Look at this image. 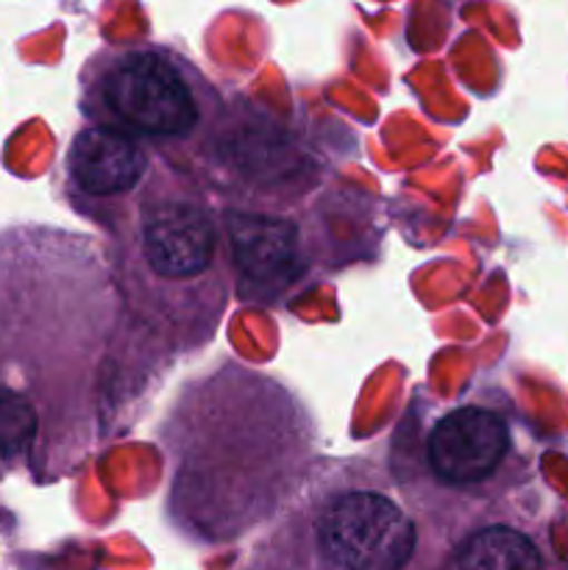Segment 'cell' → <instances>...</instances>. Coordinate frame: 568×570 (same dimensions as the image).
<instances>
[{
  "label": "cell",
  "instance_id": "cell-1",
  "mask_svg": "<svg viewBox=\"0 0 568 570\" xmlns=\"http://www.w3.org/2000/svg\"><path fill=\"white\" fill-rule=\"evenodd\" d=\"M173 362L128 317L92 234L0 232V471L78 476Z\"/></svg>",
  "mask_w": 568,
  "mask_h": 570
},
{
  "label": "cell",
  "instance_id": "cell-2",
  "mask_svg": "<svg viewBox=\"0 0 568 570\" xmlns=\"http://www.w3.org/2000/svg\"><path fill=\"white\" fill-rule=\"evenodd\" d=\"M165 518L195 543H232L290 507L321 460L310 404L234 356L178 384L154 429Z\"/></svg>",
  "mask_w": 568,
  "mask_h": 570
},
{
  "label": "cell",
  "instance_id": "cell-3",
  "mask_svg": "<svg viewBox=\"0 0 568 570\" xmlns=\"http://www.w3.org/2000/svg\"><path fill=\"white\" fill-rule=\"evenodd\" d=\"M104 234L134 326L170 362L209 348L232 304L234 259L223 217L198 181L159 156Z\"/></svg>",
  "mask_w": 568,
  "mask_h": 570
},
{
  "label": "cell",
  "instance_id": "cell-4",
  "mask_svg": "<svg viewBox=\"0 0 568 570\" xmlns=\"http://www.w3.org/2000/svg\"><path fill=\"white\" fill-rule=\"evenodd\" d=\"M388 473L410 512H460L477 529L535 468L507 399L438 404L415 395L393 429Z\"/></svg>",
  "mask_w": 568,
  "mask_h": 570
},
{
  "label": "cell",
  "instance_id": "cell-5",
  "mask_svg": "<svg viewBox=\"0 0 568 570\" xmlns=\"http://www.w3.org/2000/svg\"><path fill=\"white\" fill-rule=\"evenodd\" d=\"M87 126L137 139L165 156L200 148L226 117L221 89L193 59L161 42H106L78 72Z\"/></svg>",
  "mask_w": 568,
  "mask_h": 570
},
{
  "label": "cell",
  "instance_id": "cell-6",
  "mask_svg": "<svg viewBox=\"0 0 568 570\" xmlns=\"http://www.w3.org/2000/svg\"><path fill=\"white\" fill-rule=\"evenodd\" d=\"M284 543H304L329 570H407L421 529L393 479L368 456H321L276 518Z\"/></svg>",
  "mask_w": 568,
  "mask_h": 570
},
{
  "label": "cell",
  "instance_id": "cell-7",
  "mask_svg": "<svg viewBox=\"0 0 568 570\" xmlns=\"http://www.w3.org/2000/svg\"><path fill=\"white\" fill-rule=\"evenodd\" d=\"M156 159L159 154L137 139L98 126L78 128L61 161L67 204L106 232L111 220L137 198Z\"/></svg>",
  "mask_w": 568,
  "mask_h": 570
},
{
  "label": "cell",
  "instance_id": "cell-8",
  "mask_svg": "<svg viewBox=\"0 0 568 570\" xmlns=\"http://www.w3.org/2000/svg\"><path fill=\"white\" fill-rule=\"evenodd\" d=\"M454 570H549V557L518 523L484 521L462 538Z\"/></svg>",
  "mask_w": 568,
  "mask_h": 570
}]
</instances>
